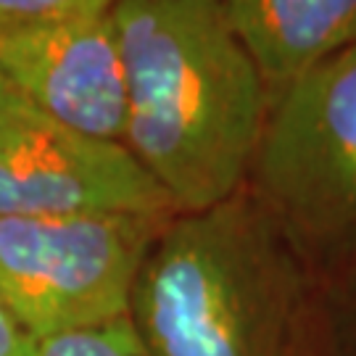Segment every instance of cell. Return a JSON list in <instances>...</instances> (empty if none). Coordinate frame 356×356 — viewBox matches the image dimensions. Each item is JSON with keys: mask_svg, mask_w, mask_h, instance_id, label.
<instances>
[{"mask_svg": "<svg viewBox=\"0 0 356 356\" xmlns=\"http://www.w3.org/2000/svg\"><path fill=\"white\" fill-rule=\"evenodd\" d=\"M122 145L177 214L241 193L272 95L216 0H116Z\"/></svg>", "mask_w": 356, "mask_h": 356, "instance_id": "6da1fadb", "label": "cell"}, {"mask_svg": "<svg viewBox=\"0 0 356 356\" xmlns=\"http://www.w3.org/2000/svg\"><path fill=\"white\" fill-rule=\"evenodd\" d=\"M312 288L243 188L172 214L143 261L127 322L148 356H306Z\"/></svg>", "mask_w": 356, "mask_h": 356, "instance_id": "7a4b0ae2", "label": "cell"}, {"mask_svg": "<svg viewBox=\"0 0 356 356\" xmlns=\"http://www.w3.org/2000/svg\"><path fill=\"white\" fill-rule=\"evenodd\" d=\"M312 282L356 272V48L272 101L245 182Z\"/></svg>", "mask_w": 356, "mask_h": 356, "instance_id": "3957f363", "label": "cell"}, {"mask_svg": "<svg viewBox=\"0 0 356 356\" xmlns=\"http://www.w3.org/2000/svg\"><path fill=\"white\" fill-rule=\"evenodd\" d=\"M172 214L0 216V306L35 343L127 319L143 261Z\"/></svg>", "mask_w": 356, "mask_h": 356, "instance_id": "277c9868", "label": "cell"}, {"mask_svg": "<svg viewBox=\"0 0 356 356\" xmlns=\"http://www.w3.org/2000/svg\"><path fill=\"white\" fill-rule=\"evenodd\" d=\"M175 211L124 145L61 124L0 82V216Z\"/></svg>", "mask_w": 356, "mask_h": 356, "instance_id": "5b68a950", "label": "cell"}, {"mask_svg": "<svg viewBox=\"0 0 356 356\" xmlns=\"http://www.w3.org/2000/svg\"><path fill=\"white\" fill-rule=\"evenodd\" d=\"M0 82L61 124L124 138V66L111 8L0 22Z\"/></svg>", "mask_w": 356, "mask_h": 356, "instance_id": "8992f818", "label": "cell"}, {"mask_svg": "<svg viewBox=\"0 0 356 356\" xmlns=\"http://www.w3.org/2000/svg\"><path fill=\"white\" fill-rule=\"evenodd\" d=\"M272 101L298 76L356 48V0H216Z\"/></svg>", "mask_w": 356, "mask_h": 356, "instance_id": "52a82bcc", "label": "cell"}, {"mask_svg": "<svg viewBox=\"0 0 356 356\" xmlns=\"http://www.w3.org/2000/svg\"><path fill=\"white\" fill-rule=\"evenodd\" d=\"M35 356H148L127 319L98 330L58 335L38 343Z\"/></svg>", "mask_w": 356, "mask_h": 356, "instance_id": "ba28073f", "label": "cell"}, {"mask_svg": "<svg viewBox=\"0 0 356 356\" xmlns=\"http://www.w3.org/2000/svg\"><path fill=\"white\" fill-rule=\"evenodd\" d=\"M330 338L335 356H356V272L332 285Z\"/></svg>", "mask_w": 356, "mask_h": 356, "instance_id": "9c48e42d", "label": "cell"}, {"mask_svg": "<svg viewBox=\"0 0 356 356\" xmlns=\"http://www.w3.org/2000/svg\"><path fill=\"white\" fill-rule=\"evenodd\" d=\"M116 0H0V22L16 19H45L79 11H103L114 8Z\"/></svg>", "mask_w": 356, "mask_h": 356, "instance_id": "30bf717a", "label": "cell"}, {"mask_svg": "<svg viewBox=\"0 0 356 356\" xmlns=\"http://www.w3.org/2000/svg\"><path fill=\"white\" fill-rule=\"evenodd\" d=\"M38 343L0 306V356H35Z\"/></svg>", "mask_w": 356, "mask_h": 356, "instance_id": "8fae6325", "label": "cell"}]
</instances>
